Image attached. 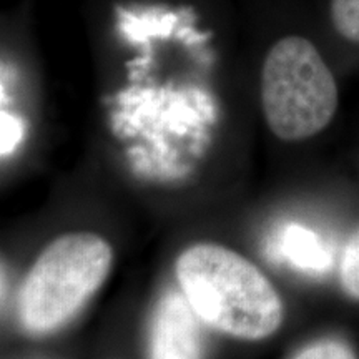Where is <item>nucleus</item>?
I'll return each instance as SVG.
<instances>
[{
	"mask_svg": "<svg viewBox=\"0 0 359 359\" xmlns=\"http://www.w3.org/2000/svg\"><path fill=\"white\" fill-rule=\"evenodd\" d=\"M114 253L93 233H69L45 248L19 291L17 311L25 331L48 334L77 316L109 276Z\"/></svg>",
	"mask_w": 359,
	"mask_h": 359,
	"instance_id": "nucleus-2",
	"label": "nucleus"
},
{
	"mask_svg": "<svg viewBox=\"0 0 359 359\" xmlns=\"http://www.w3.org/2000/svg\"><path fill=\"white\" fill-rule=\"evenodd\" d=\"M338 103L333 72L311 40L288 35L269 48L262 69V105L280 140L302 142L323 132Z\"/></svg>",
	"mask_w": 359,
	"mask_h": 359,
	"instance_id": "nucleus-3",
	"label": "nucleus"
},
{
	"mask_svg": "<svg viewBox=\"0 0 359 359\" xmlns=\"http://www.w3.org/2000/svg\"><path fill=\"white\" fill-rule=\"evenodd\" d=\"M293 359H358L356 353L348 343L341 339H318L299 349Z\"/></svg>",
	"mask_w": 359,
	"mask_h": 359,
	"instance_id": "nucleus-8",
	"label": "nucleus"
},
{
	"mask_svg": "<svg viewBox=\"0 0 359 359\" xmlns=\"http://www.w3.org/2000/svg\"><path fill=\"white\" fill-rule=\"evenodd\" d=\"M2 138H0V150L2 156L11 155L19 145L22 138V123L17 116L7 114L6 110L2 111Z\"/></svg>",
	"mask_w": 359,
	"mask_h": 359,
	"instance_id": "nucleus-9",
	"label": "nucleus"
},
{
	"mask_svg": "<svg viewBox=\"0 0 359 359\" xmlns=\"http://www.w3.org/2000/svg\"><path fill=\"white\" fill-rule=\"evenodd\" d=\"M177 280L203 325L219 333L258 341L280 330V294L253 263L226 246L187 248L177 259Z\"/></svg>",
	"mask_w": 359,
	"mask_h": 359,
	"instance_id": "nucleus-1",
	"label": "nucleus"
},
{
	"mask_svg": "<svg viewBox=\"0 0 359 359\" xmlns=\"http://www.w3.org/2000/svg\"><path fill=\"white\" fill-rule=\"evenodd\" d=\"M283 258L306 273H325L331 266V253L316 233L298 223H290L280 240Z\"/></svg>",
	"mask_w": 359,
	"mask_h": 359,
	"instance_id": "nucleus-5",
	"label": "nucleus"
},
{
	"mask_svg": "<svg viewBox=\"0 0 359 359\" xmlns=\"http://www.w3.org/2000/svg\"><path fill=\"white\" fill-rule=\"evenodd\" d=\"M341 286L351 299L359 302V230L353 233L344 246L339 266Z\"/></svg>",
	"mask_w": 359,
	"mask_h": 359,
	"instance_id": "nucleus-7",
	"label": "nucleus"
},
{
	"mask_svg": "<svg viewBox=\"0 0 359 359\" xmlns=\"http://www.w3.org/2000/svg\"><path fill=\"white\" fill-rule=\"evenodd\" d=\"M330 13L336 32L359 45V0H331Z\"/></svg>",
	"mask_w": 359,
	"mask_h": 359,
	"instance_id": "nucleus-6",
	"label": "nucleus"
},
{
	"mask_svg": "<svg viewBox=\"0 0 359 359\" xmlns=\"http://www.w3.org/2000/svg\"><path fill=\"white\" fill-rule=\"evenodd\" d=\"M201 318L183 293L170 291L156 304L150 326V359H201Z\"/></svg>",
	"mask_w": 359,
	"mask_h": 359,
	"instance_id": "nucleus-4",
	"label": "nucleus"
}]
</instances>
